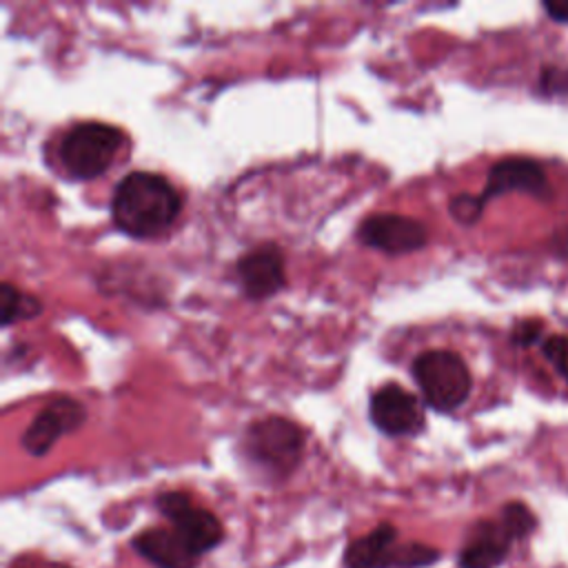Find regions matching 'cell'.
Here are the masks:
<instances>
[{
    "label": "cell",
    "instance_id": "cell-1",
    "mask_svg": "<svg viewBox=\"0 0 568 568\" xmlns=\"http://www.w3.org/2000/svg\"><path fill=\"white\" fill-rule=\"evenodd\" d=\"M182 211V195L160 173L131 171L113 189L111 217L129 237H158L173 226Z\"/></svg>",
    "mask_w": 568,
    "mask_h": 568
},
{
    "label": "cell",
    "instance_id": "cell-2",
    "mask_svg": "<svg viewBox=\"0 0 568 568\" xmlns=\"http://www.w3.org/2000/svg\"><path fill=\"white\" fill-rule=\"evenodd\" d=\"M410 373L424 402L437 413L459 408L473 388L466 362L453 351L433 348L419 353L410 364Z\"/></svg>",
    "mask_w": 568,
    "mask_h": 568
},
{
    "label": "cell",
    "instance_id": "cell-3",
    "mask_svg": "<svg viewBox=\"0 0 568 568\" xmlns=\"http://www.w3.org/2000/svg\"><path fill=\"white\" fill-rule=\"evenodd\" d=\"M437 559L439 550L428 544H399L397 528L388 521L351 539L344 550V568H424Z\"/></svg>",
    "mask_w": 568,
    "mask_h": 568
},
{
    "label": "cell",
    "instance_id": "cell-4",
    "mask_svg": "<svg viewBox=\"0 0 568 568\" xmlns=\"http://www.w3.org/2000/svg\"><path fill=\"white\" fill-rule=\"evenodd\" d=\"M122 146V131L104 122H80L71 126L60 142V162L75 180H93L102 175L118 149Z\"/></svg>",
    "mask_w": 568,
    "mask_h": 568
},
{
    "label": "cell",
    "instance_id": "cell-5",
    "mask_svg": "<svg viewBox=\"0 0 568 568\" xmlns=\"http://www.w3.org/2000/svg\"><path fill=\"white\" fill-rule=\"evenodd\" d=\"M248 459L275 477L291 475L304 450V433L297 424L284 417H264L253 422L244 435Z\"/></svg>",
    "mask_w": 568,
    "mask_h": 568
},
{
    "label": "cell",
    "instance_id": "cell-6",
    "mask_svg": "<svg viewBox=\"0 0 568 568\" xmlns=\"http://www.w3.org/2000/svg\"><path fill=\"white\" fill-rule=\"evenodd\" d=\"M158 510L171 521V528L200 557L224 539L222 521L206 508L195 506L182 490H166L158 497Z\"/></svg>",
    "mask_w": 568,
    "mask_h": 568
},
{
    "label": "cell",
    "instance_id": "cell-7",
    "mask_svg": "<svg viewBox=\"0 0 568 568\" xmlns=\"http://www.w3.org/2000/svg\"><path fill=\"white\" fill-rule=\"evenodd\" d=\"M375 428L390 437H410L424 430L426 415L419 399L399 384H384L368 404Z\"/></svg>",
    "mask_w": 568,
    "mask_h": 568
},
{
    "label": "cell",
    "instance_id": "cell-8",
    "mask_svg": "<svg viewBox=\"0 0 568 568\" xmlns=\"http://www.w3.org/2000/svg\"><path fill=\"white\" fill-rule=\"evenodd\" d=\"M357 237L362 244L382 253L404 255L419 251L426 244L428 233L415 217L399 213H373L359 222Z\"/></svg>",
    "mask_w": 568,
    "mask_h": 568
},
{
    "label": "cell",
    "instance_id": "cell-9",
    "mask_svg": "<svg viewBox=\"0 0 568 568\" xmlns=\"http://www.w3.org/2000/svg\"><path fill=\"white\" fill-rule=\"evenodd\" d=\"M84 419H87L84 406L73 397L60 395L33 417V422L22 433L20 444L29 455L42 457L55 446V442L62 435H69L71 430L80 428Z\"/></svg>",
    "mask_w": 568,
    "mask_h": 568
},
{
    "label": "cell",
    "instance_id": "cell-10",
    "mask_svg": "<svg viewBox=\"0 0 568 568\" xmlns=\"http://www.w3.org/2000/svg\"><path fill=\"white\" fill-rule=\"evenodd\" d=\"M517 541H519L517 535L501 519V515L497 519H481L470 528L466 544L457 552V566L459 568H497L508 559L510 548Z\"/></svg>",
    "mask_w": 568,
    "mask_h": 568
},
{
    "label": "cell",
    "instance_id": "cell-11",
    "mask_svg": "<svg viewBox=\"0 0 568 568\" xmlns=\"http://www.w3.org/2000/svg\"><path fill=\"white\" fill-rule=\"evenodd\" d=\"M237 282L251 300H266L284 288V257L275 244H262L246 251L235 264Z\"/></svg>",
    "mask_w": 568,
    "mask_h": 568
},
{
    "label": "cell",
    "instance_id": "cell-12",
    "mask_svg": "<svg viewBox=\"0 0 568 568\" xmlns=\"http://www.w3.org/2000/svg\"><path fill=\"white\" fill-rule=\"evenodd\" d=\"M510 191H521L535 197H548L550 186L539 162L530 158H504L495 162L486 175V186L479 193L486 204L493 197H499Z\"/></svg>",
    "mask_w": 568,
    "mask_h": 568
},
{
    "label": "cell",
    "instance_id": "cell-13",
    "mask_svg": "<svg viewBox=\"0 0 568 568\" xmlns=\"http://www.w3.org/2000/svg\"><path fill=\"white\" fill-rule=\"evenodd\" d=\"M131 546L155 568H195L200 559L173 528H146L131 539Z\"/></svg>",
    "mask_w": 568,
    "mask_h": 568
},
{
    "label": "cell",
    "instance_id": "cell-14",
    "mask_svg": "<svg viewBox=\"0 0 568 568\" xmlns=\"http://www.w3.org/2000/svg\"><path fill=\"white\" fill-rule=\"evenodd\" d=\"M0 306H2L0 311L2 326H11L18 320H33L42 311V304L38 297L18 291L11 282H4L0 286Z\"/></svg>",
    "mask_w": 568,
    "mask_h": 568
},
{
    "label": "cell",
    "instance_id": "cell-15",
    "mask_svg": "<svg viewBox=\"0 0 568 568\" xmlns=\"http://www.w3.org/2000/svg\"><path fill=\"white\" fill-rule=\"evenodd\" d=\"M484 206L486 204L481 202V197L479 195H470V193H457L448 202V211H450V215L459 224H475L481 217Z\"/></svg>",
    "mask_w": 568,
    "mask_h": 568
},
{
    "label": "cell",
    "instance_id": "cell-16",
    "mask_svg": "<svg viewBox=\"0 0 568 568\" xmlns=\"http://www.w3.org/2000/svg\"><path fill=\"white\" fill-rule=\"evenodd\" d=\"M544 357L555 366V371L568 379V337L566 335H550L541 342Z\"/></svg>",
    "mask_w": 568,
    "mask_h": 568
},
{
    "label": "cell",
    "instance_id": "cell-17",
    "mask_svg": "<svg viewBox=\"0 0 568 568\" xmlns=\"http://www.w3.org/2000/svg\"><path fill=\"white\" fill-rule=\"evenodd\" d=\"M541 331H544V326H541L539 322H535V320H524V322H519V324L513 328V342L519 344V346H528V344H532V342L539 339Z\"/></svg>",
    "mask_w": 568,
    "mask_h": 568
},
{
    "label": "cell",
    "instance_id": "cell-18",
    "mask_svg": "<svg viewBox=\"0 0 568 568\" xmlns=\"http://www.w3.org/2000/svg\"><path fill=\"white\" fill-rule=\"evenodd\" d=\"M544 9L557 22H568V2H546Z\"/></svg>",
    "mask_w": 568,
    "mask_h": 568
}]
</instances>
